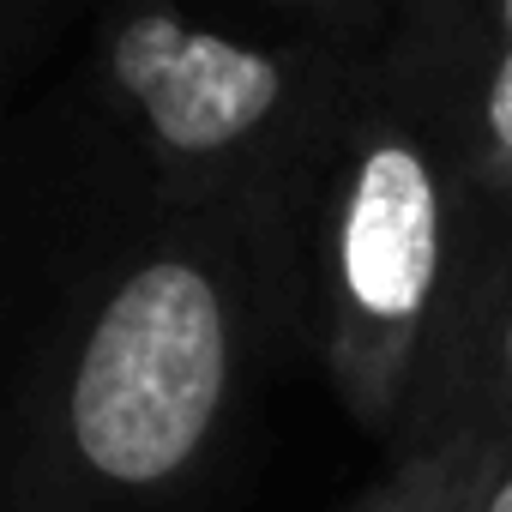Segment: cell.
Segmentation results:
<instances>
[{
	"label": "cell",
	"instance_id": "3957f363",
	"mask_svg": "<svg viewBox=\"0 0 512 512\" xmlns=\"http://www.w3.org/2000/svg\"><path fill=\"white\" fill-rule=\"evenodd\" d=\"M470 223L476 199L446 157L368 85L308 211L302 338L344 416L386 440V458L446 332Z\"/></svg>",
	"mask_w": 512,
	"mask_h": 512
},
{
	"label": "cell",
	"instance_id": "ba28073f",
	"mask_svg": "<svg viewBox=\"0 0 512 512\" xmlns=\"http://www.w3.org/2000/svg\"><path fill=\"white\" fill-rule=\"evenodd\" d=\"M344 512H362V494H356V500H350V506H344Z\"/></svg>",
	"mask_w": 512,
	"mask_h": 512
},
{
	"label": "cell",
	"instance_id": "6da1fadb",
	"mask_svg": "<svg viewBox=\"0 0 512 512\" xmlns=\"http://www.w3.org/2000/svg\"><path fill=\"white\" fill-rule=\"evenodd\" d=\"M302 253L253 217L85 247L19 374L0 512H199L302 338Z\"/></svg>",
	"mask_w": 512,
	"mask_h": 512
},
{
	"label": "cell",
	"instance_id": "277c9868",
	"mask_svg": "<svg viewBox=\"0 0 512 512\" xmlns=\"http://www.w3.org/2000/svg\"><path fill=\"white\" fill-rule=\"evenodd\" d=\"M374 91L470 199H512V0H392Z\"/></svg>",
	"mask_w": 512,
	"mask_h": 512
},
{
	"label": "cell",
	"instance_id": "52a82bcc",
	"mask_svg": "<svg viewBox=\"0 0 512 512\" xmlns=\"http://www.w3.org/2000/svg\"><path fill=\"white\" fill-rule=\"evenodd\" d=\"M482 512H512V458L494 470V482H488V500H482Z\"/></svg>",
	"mask_w": 512,
	"mask_h": 512
},
{
	"label": "cell",
	"instance_id": "7a4b0ae2",
	"mask_svg": "<svg viewBox=\"0 0 512 512\" xmlns=\"http://www.w3.org/2000/svg\"><path fill=\"white\" fill-rule=\"evenodd\" d=\"M392 0L127 7L85 31L37 115L49 193L85 247L253 217L308 235L314 193L374 85Z\"/></svg>",
	"mask_w": 512,
	"mask_h": 512
},
{
	"label": "cell",
	"instance_id": "8992f818",
	"mask_svg": "<svg viewBox=\"0 0 512 512\" xmlns=\"http://www.w3.org/2000/svg\"><path fill=\"white\" fill-rule=\"evenodd\" d=\"M494 470L500 458L482 446H440L422 458H398L362 494V512H482Z\"/></svg>",
	"mask_w": 512,
	"mask_h": 512
},
{
	"label": "cell",
	"instance_id": "5b68a950",
	"mask_svg": "<svg viewBox=\"0 0 512 512\" xmlns=\"http://www.w3.org/2000/svg\"><path fill=\"white\" fill-rule=\"evenodd\" d=\"M440 446H482L500 464L512 458V199H476L464 278L392 464Z\"/></svg>",
	"mask_w": 512,
	"mask_h": 512
}]
</instances>
